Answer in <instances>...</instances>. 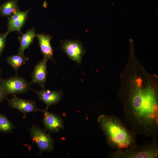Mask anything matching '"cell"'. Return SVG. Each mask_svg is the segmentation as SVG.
<instances>
[{
	"instance_id": "11",
	"label": "cell",
	"mask_w": 158,
	"mask_h": 158,
	"mask_svg": "<svg viewBox=\"0 0 158 158\" xmlns=\"http://www.w3.org/2000/svg\"><path fill=\"white\" fill-rule=\"evenodd\" d=\"M30 9L24 11L19 10L11 16L8 20V30L6 32L8 35L14 31L21 32V28L27 18Z\"/></svg>"
},
{
	"instance_id": "12",
	"label": "cell",
	"mask_w": 158,
	"mask_h": 158,
	"mask_svg": "<svg viewBox=\"0 0 158 158\" xmlns=\"http://www.w3.org/2000/svg\"><path fill=\"white\" fill-rule=\"evenodd\" d=\"M36 36L38 40L41 52L43 55L44 57L47 61L50 60L55 62L53 57L54 50L50 43L52 37L49 35L43 33L37 34H36Z\"/></svg>"
},
{
	"instance_id": "13",
	"label": "cell",
	"mask_w": 158,
	"mask_h": 158,
	"mask_svg": "<svg viewBox=\"0 0 158 158\" xmlns=\"http://www.w3.org/2000/svg\"><path fill=\"white\" fill-rule=\"evenodd\" d=\"M35 30L34 28L28 30L26 33L22 34L18 37L20 46L18 50V54H24L26 49L28 48L33 42L36 36Z\"/></svg>"
},
{
	"instance_id": "16",
	"label": "cell",
	"mask_w": 158,
	"mask_h": 158,
	"mask_svg": "<svg viewBox=\"0 0 158 158\" xmlns=\"http://www.w3.org/2000/svg\"><path fill=\"white\" fill-rule=\"evenodd\" d=\"M15 126L4 115L0 113V132L7 133L12 132Z\"/></svg>"
},
{
	"instance_id": "18",
	"label": "cell",
	"mask_w": 158,
	"mask_h": 158,
	"mask_svg": "<svg viewBox=\"0 0 158 158\" xmlns=\"http://www.w3.org/2000/svg\"><path fill=\"white\" fill-rule=\"evenodd\" d=\"M8 95L4 91L0 86V103L6 99Z\"/></svg>"
},
{
	"instance_id": "4",
	"label": "cell",
	"mask_w": 158,
	"mask_h": 158,
	"mask_svg": "<svg viewBox=\"0 0 158 158\" xmlns=\"http://www.w3.org/2000/svg\"><path fill=\"white\" fill-rule=\"evenodd\" d=\"M31 85L23 78L17 74L0 80V86L8 95L25 93L30 90Z\"/></svg>"
},
{
	"instance_id": "7",
	"label": "cell",
	"mask_w": 158,
	"mask_h": 158,
	"mask_svg": "<svg viewBox=\"0 0 158 158\" xmlns=\"http://www.w3.org/2000/svg\"><path fill=\"white\" fill-rule=\"evenodd\" d=\"M6 99L10 107L19 110L24 115L30 113L41 111V110L38 108L35 101L20 98L16 95Z\"/></svg>"
},
{
	"instance_id": "1",
	"label": "cell",
	"mask_w": 158,
	"mask_h": 158,
	"mask_svg": "<svg viewBox=\"0 0 158 158\" xmlns=\"http://www.w3.org/2000/svg\"><path fill=\"white\" fill-rule=\"evenodd\" d=\"M125 123L135 134L158 135V86L137 81L120 90Z\"/></svg>"
},
{
	"instance_id": "14",
	"label": "cell",
	"mask_w": 158,
	"mask_h": 158,
	"mask_svg": "<svg viewBox=\"0 0 158 158\" xmlns=\"http://www.w3.org/2000/svg\"><path fill=\"white\" fill-rule=\"evenodd\" d=\"M18 0H9L0 6V15L2 16H8L20 10Z\"/></svg>"
},
{
	"instance_id": "6",
	"label": "cell",
	"mask_w": 158,
	"mask_h": 158,
	"mask_svg": "<svg viewBox=\"0 0 158 158\" xmlns=\"http://www.w3.org/2000/svg\"><path fill=\"white\" fill-rule=\"evenodd\" d=\"M60 42V48L69 58L80 64L85 51L81 43L77 40H62Z\"/></svg>"
},
{
	"instance_id": "17",
	"label": "cell",
	"mask_w": 158,
	"mask_h": 158,
	"mask_svg": "<svg viewBox=\"0 0 158 158\" xmlns=\"http://www.w3.org/2000/svg\"><path fill=\"white\" fill-rule=\"evenodd\" d=\"M8 34L6 32L4 33L0 34V56L4 49L6 43V37Z\"/></svg>"
},
{
	"instance_id": "10",
	"label": "cell",
	"mask_w": 158,
	"mask_h": 158,
	"mask_svg": "<svg viewBox=\"0 0 158 158\" xmlns=\"http://www.w3.org/2000/svg\"><path fill=\"white\" fill-rule=\"evenodd\" d=\"M41 111L44 114L42 122L47 130L51 132H56L63 128V121L60 116L46 109H41Z\"/></svg>"
},
{
	"instance_id": "2",
	"label": "cell",
	"mask_w": 158,
	"mask_h": 158,
	"mask_svg": "<svg viewBox=\"0 0 158 158\" xmlns=\"http://www.w3.org/2000/svg\"><path fill=\"white\" fill-rule=\"evenodd\" d=\"M97 121L107 143L112 149H122L136 144V135L119 118L102 114L99 116Z\"/></svg>"
},
{
	"instance_id": "15",
	"label": "cell",
	"mask_w": 158,
	"mask_h": 158,
	"mask_svg": "<svg viewBox=\"0 0 158 158\" xmlns=\"http://www.w3.org/2000/svg\"><path fill=\"white\" fill-rule=\"evenodd\" d=\"M28 58L26 57L24 54L10 56L7 57V62L16 71L17 74L18 69L23 65L26 64Z\"/></svg>"
},
{
	"instance_id": "19",
	"label": "cell",
	"mask_w": 158,
	"mask_h": 158,
	"mask_svg": "<svg viewBox=\"0 0 158 158\" xmlns=\"http://www.w3.org/2000/svg\"><path fill=\"white\" fill-rule=\"evenodd\" d=\"M1 71L0 68V80L2 79L1 78Z\"/></svg>"
},
{
	"instance_id": "3",
	"label": "cell",
	"mask_w": 158,
	"mask_h": 158,
	"mask_svg": "<svg viewBox=\"0 0 158 158\" xmlns=\"http://www.w3.org/2000/svg\"><path fill=\"white\" fill-rule=\"evenodd\" d=\"M108 157L112 158H156L158 157V143L157 138L135 144L128 147L114 150Z\"/></svg>"
},
{
	"instance_id": "9",
	"label": "cell",
	"mask_w": 158,
	"mask_h": 158,
	"mask_svg": "<svg viewBox=\"0 0 158 158\" xmlns=\"http://www.w3.org/2000/svg\"><path fill=\"white\" fill-rule=\"evenodd\" d=\"M30 90L34 91L39 99L45 104L46 110H48L49 106L57 103L63 94L61 91L51 90L45 88L39 90L32 88Z\"/></svg>"
},
{
	"instance_id": "8",
	"label": "cell",
	"mask_w": 158,
	"mask_h": 158,
	"mask_svg": "<svg viewBox=\"0 0 158 158\" xmlns=\"http://www.w3.org/2000/svg\"><path fill=\"white\" fill-rule=\"evenodd\" d=\"M47 60L44 58L40 60L35 66L31 75V84H35L42 89L45 88L48 73L47 62Z\"/></svg>"
},
{
	"instance_id": "5",
	"label": "cell",
	"mask_w": 158,
	"mask_h": 158,
	"mask_svg": "<svg viewBox=\"0 0 158 158\" xmlns=\"http://www.w3.org/2000/svg\"><path fill=\"white\" fill-rule=\"evenodd\" d=\"M31 138L33 142L37 146L41 154L44 151L50 152L54 149L53 139L40 127L33 125L29 129Z\"/></svg>"
}]
</instances>
